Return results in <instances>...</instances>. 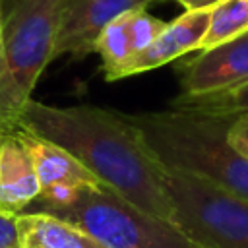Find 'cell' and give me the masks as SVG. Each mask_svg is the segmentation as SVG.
Masks as SVG:
<instances>
[{
	"mask_svg": "<svg viewBox=\"0 0 248 248\" xmlns=\"http://www.w3.org/2000/svg\"><path fill=\"white\" fill-rule=\"evenodd\" d=\"M17 128L70 151L105 186L143 209L172 223L165 190V169L140 140L124 112L78 105L52 107L29 99Z\"/></svg>",
	"mask_w": 248,
	"mask_h": 248,
	"instance_id": "6da1fadb",
	"label": "cell"
},
{
	"mask_svg": "<svg viewBox=\"0 0 248 248\" xmlns=\"http://www.w3.org/2000/svg\"><path fill=\"white\" fill-rule=\"evenodd\" d=\"M0 128L10 130L8 116V70L4 60V27H2V0H0Z\"/></svg>",
	"mask_w": 248,
	"mask_h": 248,
	"instance_id": "e0dca14e",
	"label": "cell"
},
{
	"mask_svg": "<svg viewBox=\"0 0 248 248\" xmlns=\"http://www.w3.org/2000/svg\"><path fill=\"white\" fill-rule=\"evenodd\" d=\"M21 138L33 157L35 170L41 182V192L52 190V188H87V186H99L103 184L85 165H81L70 151L64 147L43 140L39 136H33L25 130H21Z\"/></svg>",
	"mask_w": 248,
	"mask_h": 248,
	"instance_id": "30bf717a",
	"label": "cell"
},
{
	"mask_svg": "<svg viewBox=\"0 0 248 248\" xmlns=\"http://www.w3.org/2000/svg\"><path fill=\"white\" fill-rule=\"evenodd\" d=\"M176 2L182 4L186 10H202V8L215 6L219 0H176Z\"/></svg>",
	"mask_w": 248,
	"mask_h": 248,
	"instance_id": "d6986e66",
	"label": "cell"
},
{
	"mask_svg": "<svg viewBox=\"0 0 248 248\" xmlns=\"http://www.w3.org/2000/svg\"><path fill=\"white\" fill-rule=\"evenodd\" d=\"M0 248H21L17 231V213L0 209Z\"/></svg>",
	"mask_w": 248,
	"mask_h": 248,
	"instance_id": "ac0fdd59",
	"label": "cell"
},
{
	"mask_svg": "<svg viewBox=\"0 0 248 248\" xmlns=\"http://www.w3.org/2000/svg\"><path fill=\"white\" fill-rule=\"evenodd\" d=\"M211 8L202 10H186L182 16L172 19L165 31L141 52H138L120 72V78H130L136 74H143L149 70H155L159 66H165L192 50L200 48V43L209 27Z\"/></svg>",
	"mask_w": 248,
	"mask_h": 248,
	"instance_id": "ba28073f",
	"label": "cell"
},
{
	"mask_svg": "<svg viewBox=\"0 0 248 248\" xmlns=\"http://www.w3.org/2000/svg\"><path fill=\"white\" fill-rule=\"evenodd\" d=\"M66 0H2L4 60L8 70V116L12 128L54 60V43Z\"/></svg>",
	"mask_w": 248,
	"mask_h": 248,
	"instance_id": "277c9868",
	"label": "cell"
},
{
	"mask_svg": "<svg viewBox=\"0 0 248 248\" xmlns=\"http://www.w3.org/2000/svg\"><path fill=\"white\" fill-rule=\"evenodd\" d=\"M165 169L172 223L202 248H248V200L207 176Z\"/></svg>",
	"mask_w": 248,
	"mask_h": 248,
	"instance_id": "5b68a950",
	"label": "cell"
},
{
	"mask_svg": "<svg viewBox=\"0 0 248 248\" xmlns=\"http://www.w3.org/2000/svg\"><path fill=\"white\" fill-rule=\"evenodd\" d=\"M248 81V33L202 50L182 66V99H196L229 91Z\"/></svg>",
	"mask_w": 248,
	"mask_h": 248,
	"instance_id": "8992f818",
	"label": "cell"
},
{
	"mask_svg": "<svg viewBox=\"0 0 248 248\" xmlns=\"http://www.w3.org/2000/svg\"><path fill=\"white\" fill-rule=\"evenodd\" d=\"M227 141L240 157L248 159V110L236 112L232 124L229 126Z\"/></svg>",
	"mask_w": 248,
	"mask_h": 248,
	"instance_id": "2e32d148",
	"label": "cell"
},
{
	"mask_svg": "<svg viewBox=\"0 0 248 248\" xmlns=\"http://www.w3.org/2000/svg\"><path fill=\"white\" fill-rule=\"evenodd\" d=\"M33 211L79 227L105 248H202L174 223L145 213L105 184L81 188L66 205Z\"/></svg>",
	"mask_w": 248,
	"mask_h": 248,
	"instance_id": "3957f363",
	"label": "cell"
},
{
	"mask_svg": "<svg viewBox=\"0 0 248 248\" xmlns=\"http://www.w3.org/2000/svg\"><path fill=\"white\" fill-rule=\"evenodd\" d=\"M124 116L159 165L207 176L248 200V159L227 141L236 112L174 107Z\"/></svg>",
	"mask_w": 248,
	"mask_h": 248,
	"instance_id": "7a4b0ae2",
	"label": "cell"
},
{
	"mask_svg": "<svg viewBox=\"0 0 248 248\" xmlns=\"http://www.w3.org/2000/svg\"><path fill=\"white\" fill-rule=\"evenodd\" d=\"M0 130H2V128H0Z\"/></svg>",
	"mask_w": 248,
	"mask_h": 248,
	"instance_id": "ffe728a7",
	"label": "cell"
},
{
	"mask_svg": "<svg viewBox=\"0 0 248 248\" xmlns=\"http://www.w3.org/2000/svg\"><path fill=\"white\" fill-rule=\"evenodd\" d=\"M95 52L101 56V70L107 81H116L122 68L132 60L134 50L128 33V12L112 19L99 35Z\"/></svg>",
	"mask_w": 248,
	"mask_h": 248,
	"instance_id": "7c38bea8",
	"label": "cell"
},
{
	"mask_svg": "<svg viewBox=\"0 0 248 248\" xmlns=\"http://www.w3.org/2000/svg\"><path fill=\"white\" fill-rule=\"evenodd\" d=\"M169 23L147 14L145 8H136L128 12V33H130V43L134 56L141 50H145L167 27ZM132 56V58H134Z\"/></svg>",
	"mask_w": 248,
	"mask_h": 248,
	"instance_id": "9a60e30c",
	"label": "cell"
},
{
	"mask_svg": "<svg viewBox=\"0 0 248 248\" xmlns=\"http://www.w3.org/2000/svg\"><path fill=\"white\" fill-rule=\"evenodd\" d=\"M39 196L41 182L19 128L0 130V209L21 213Z\"/></svg>",
	"mask_w": 248,
	"mask_h": 248,
	"instance_id": "9c48e42d",
	"label": "cell"
},
{
	"mask_svg": "<svg viewBox=\"0 0 248 248\" xmlns=\"http://www.w3.org/2000/svg\"><path fill=\"white\" fill-rule=\"evenodd\" d=\"M155 0H66L54 43V58L70 54L79 60L95 52L101 31L118 16L145 8Z\"/></svg>",
	"mask_w": 248,
	"mask_h": 248,
	"instance_id": "52a82bcc",
	"label": "cell"
},
{
	"mask_svg": "<svg viewBox=\"0 0 248 248\" xmlns=\"http://www.w3.org/2000/svg\"><path fill=\"white\" fill-rule=\"evenodd\" d=\"M174 107L200 108V110H211V112H246L248 110V81L229 91L215 93V95H205V97H196V99L178 97L174 101Z\"/></svg>",
	"mask_w": 248,
	"mask_h": 248,
	"instance_id": "5bb4252c",
	"label": "cell"
},
{
	"mask_svg": "<svg viewBox=\"0 0 248 248\" xmlns=\"http://www.w3.org/2000/svg\"><path fill=\"white\" fill-rule=\"evenodd\" d=\"M244 33H248V0H219L211 8L209 27L198 50H209Z\"/></svg>",
	"mask_w": 248,
	"mask_h": 248,
	"instance_id": "4fadbf2b",
	"label": "cell"
},
{
	"mask_svg": "<svg viewBox=\"0 0 248 248\" xmlns=\"http://www.w3.org/2000/svg\"><path fill=\"white\" fill-rule=\"evenodd\" d=\"M21 248H105L79 227L45 211L17 213Z\"/></svg>",
	"mask_w": 248,
	"mask_h": 248,
	"instance_id": "8fae6325",
	"label": "cell"
}]
</instances>
